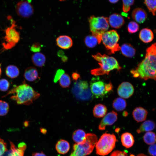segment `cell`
<instances>
[{"instance_id":"1","label":"cell","mask_w":156,"mask_h":156,"mask_svg":"<svg viewBox=\"0 0 156 156\" xmlns=\"http://www.w3.org/2000/svg\"><path fill=\"white\" fill-rule=\"evenodd\" d=\"M146 52L144 59L130 73L134 77L156 80V43L148 48Z\"/></svg>"},{"instance_id":"2","label":"cell","mask_w":156,"mask_h":156,"mask_svg":"<svg viewBox=\"0 0 156 156\" xmlns=\"http://www.w3.org/2000/svg\"><path fill=\"white\" fill-rule=\"evenodd\" d=\"M14 94L10 99L15 101L18 104L29 105L38 98L40 94L35 91L29 85L23 82L22 84L16 86L11 90L5 95Z\"/></svg>"},{"instance_id":"3","label":"cell","mask_w":156,"mask_h":156,"mask_svg":"<svg viewBox=\"0 0 156 156\" xmlns=\"http://www.w3.org/2000/svg\"><path fill=\"white\" fill-rule=\"evenodd\" d=\"M92 57L98 62L100 67L92 70L91 74L97 76L105 74L108 75L110 71L114 69L120 70L122 68L114 57L98 53L92 55Z\"/></svg>"},{"instance_id":"4","label":"cell","mask_w":156,"mask_h":156,"mask_svg":"<svg viewBox=\"0 0 156 156\" xmlns=\"http://www.w3.org/2000/svg\"><path fill=\"white\" fill-rule=\"evenodd\" d=\"M90 30L92 35L96 37L98 44L101 43L103 34L108 29L109 24L108 18L103 16H90L88 18Z\"/></svg>"},{"instance_id":"5","label":"cell","mask_w":156,"mask_h":156,"mask_svg":"<svg viewBox=\"0 0 156 156\" xmlns=\"http://www.w3.org/2000/svg\"><path fill=\"white\" fill-rule=\"evenodd\" d=\"M97 142V138L96 135L87 133L83 142L73 145V151L69 156H86L89 155L92 151Z\"/></svg>"},{"instance_id":"6","label":"cell","mask_w":156,"mask_h":156,"mask_svg":"<svg viewBox=\"0 0 156 156\" xmlns=\"http://www.w3.org/2000/svg\"><path fill=\"white\" fill-rule=\"evenodd\" d=\"M116 141V137L114 134L104 133L96 144V154L102 156L107 155L115 147Z\"/></svg>"},{"instance_id":"7","label":"cell","mask_w":156,"mask_h":156,"mask_svg":"<svg viewBox=\"0 0 156 156\" xmlns=\"http://www.w3.org/2000/svg\"><path fill=\"white\" fill-rule=\"evenodd\" d=\"M11 25L7 28L5 30V36L2 43L3 49L8 50L14 47L19 41L20 34L16 29V25L15 22L11 20Z\"/></svg>"},{"instance_id":"8","label":"cell","mask_w":156,"mask_h":156,"mask_svg":"<svg viewBox=\"0 0 156 156\" xmlns=\"http://www.w3.org/2000/svg\"><path fill=\"white\" fill-rule=\"evenodd\" d=\"M120 37L117 32L114 30L105 32L103 35L101 41L106 49L112 53L120 50L118 43Z\"/></svg>"},{"instance_id":"9","label":"cell","mask_w":156,"mask_h":156,"mask_svg":"<svg viewBox=\"0 0 156 156\" xmlns=\"http://www.w3.org/2000/svg\"><path fill=\"white\" fill-rule=\"evenodd\" d=\"M106 84L97 78H93L90 84V91L93 95L96 98L103 97L108 92L105 89Z\"/></svg>"},{"instance_id":"10","label":"cell","mask_w":156,"mask_h":156,"mask_svg":"<svg viewBox=\"0 0 156 156\" xmlns=\"http://www.w3.org/2000/svg\"><path fill=\"white\" fill-rule=\"evenodd\" d=\"M15 9L17 14L25 18L31 16L34 13V9L32 4L28 1H21L16 4Z\"/></svg>"},{"instance_id":"11","label":"cell","mask_w":156,"mask_h":156,"mask_svg":"<svg viewBox=\"0 0 156 156\" xmlns=\"http://www.w3.org/2000/svg\"><path fill=\"white\" fill-rule=\"evenodd\" d=\"M134 88L132 85L128 82L122 83L117 89V93L121 98L128 99L133 94Z\"/></svg>"},{"instance_id":"12","label":"cell","mask_w":156,"mask_h":156,"mask_svg":"<svg viewBox=\"0 0 156 156\" xmlns=\"http://www.w3.org/2000/svg\"><path fill=\"white\" fill-rule=\"evenodd\" d=\"M117 113L113 111L105 115L100 123L98 127L99 129L104 130L106 126L114 124L117 119Z\"/></svg>"},{"instance_id":"13","label":"cell","mask_w":156,"mask_h":156,"mask_svg":"<svg viewBox=\"0 0 156 156\" xmlns=\"http://www.w3.org/2000/svg\"><path fill=\"white\" fill-rule=\"evenodd\" d=\"M109 24L114 28H120L125 23L124 19L120 14L114 13L111 15L108 18Z\"/></svg>"},{"instance_id":"14","label":"cell","mask_w":156,"mask_h":156,"mask_svg":"<svg viewBox=\"0 0 156 156\" xmlns=\"http://www.w3.org/2000/svg\"><path fill=\"white\" fill-rule=\"evenodd\" d=\"M57 45L60 48L64 49H68L70 48L73 44L71 38L67 35H62L58 37L56 40Z\"/></svg>"},{"instance_id":"15","label":"cell","mask_w":156,"mask_h":156,"mask_svg":"<svg viewBox=\"0 0 156 156\" xmlns=\"http://www.w3.org/2000/svg\"><path fill=\"white\" fill-rule=\"evenodd\" d=\"M133 19L140 23H144L147 18V14L145 10L141 8H137L132 11L131 14Z\"/></svg>"},{"instance_id":"16","label":"cell","mask_w":156,"mask_h":156,"mask_svg":"<svg viewBox=\"0 0 156 156\" xmlns=\"http://www.w3.org/2000/svg\"><path fill=\"white\" fill-rule=\"evenodd\" d=\"M147 114V111L141 107L136 108L132 112L133 117L137 122L144 121L146 118Z\"/></svg>"},{"instance_id":"17","label":"cell","mask_w":156,"mask_h":156,"mask_svg":"<svg viewBox=\"0 0 156 156\" xmlns=\"http://www.w3.org/2000/svg\"><path fill=\"white\" fill-rule=\"evenodd\" d=\"M25 79L29 81H33L38 77V73L37 69L35 67H30L26 68L24 74Z\"/></svg>"},{"instance_id":"18","label":"cell","mask_w":156,"mask_h":156,"mask_svg":"<svg viewBox=\"0 0 156 156\" xmlns=\"http://www.w3.org/2000/svg\"><path fill=\"white\" fill-rule=\"evenodd\" d=\"M139 37L143 42L148 43L153 40L154 38V35L151 30L145 28L140 31L139 34Z\"/></svg>"},{"instance_id":"19","label":"cell","mask_w":156,"mask_h":156,"mask_svg":"<svg viewBox=\"0 0 156 156\" xmlns=\"http://www.w3.org/2000/svg\"><path fill=\"white\" fill-rule=\"evenodd\" d=\"M55 148L57 152L60 154L67 153L70 148V145L68 142L64 140L58 141L55 145Z\"/></svg>"},{"instance_id":"20","label":"cell","mask_w":156,"mask_h":156,"mask_svg":"<svg viewBox=\"0 0 156 156\" xmlns=\"http://www.w3.org/2000/svg\"><path fill=\"white\" fill-rule=\"evenodd\" d=\"M121 141L124 146L128 148L133 145L134 140L133 136L131 133L125 132L121 135Z\"/></svg>"},{"instance_id":"21","label":"cell","mask_w":156,"mask_h":156,"mask_svg":"<svg viewBox=\"0 0 156 156\" xmlns=\"http://www.w3.org/2000/svg\"><path fill=\"white\" fill-rule=\"evenodd\" d=\"M120 50L124 56L127 57H132L135 55V49L130 44H123L120 47Z\"/></svg>"},{"instance_id":"22","label":"cell","mask_w":156,"mask_h":156,"mask_svg":"<svg viewBox=\"0 0 156 156\" xmlns=\"http://www.w3.org/2000/svg\"><path fill=\"white\" fill-rule=\"evenodd\" d=\"M31 60L33 64L36 66L41 67L44 64L46 58L45 56L40 53H36L33 55Z\"/></svg>"},{"instance_id":"23","label":"cell","mask_w":156,"mask_h":156,"mask_svg":"<svg viewBox=\"0 0 156 156\" xmlns=\"http://www.w3.org/2000/svg\"><path fill=\"white\" fill-rule=\"evenodd\" d=\"M107 111V109L106 106L102 104H99L94 107L93 113L95 117L100 118L104 117L106 114Z\"/></svg>"},{"instance_id":"24","label":"cell","mask_w":156,"mask_h":156,"mask_svg":"<svg viewBox=\"0 0 156 156\" xmlns=\"http://www.w3.org/2000/svg\"><path fill=\"white\" fill-rule=\"evenodd\" d=\"M155 127V123L151 120H147L144 122L137 130L140 133L148 131L153 130Z\"/></svg>"},{"instance_id":"25","label":"cell","mask_w":156,"mask_h":156,"mask_svg":"<svg viewBox=\"0 0 156 156\" xmlns=\"http://www.w3.org/2000/svg\"><path fill=\"white\" fill-rule=\"evenodd\" d=\"M86 135L84 131L81 129H78L73 133L72 138L76 143H81L83 142L86 139Z\"/></svg>"},{"instance_id":"26","label":"cell","mask_w":156,"mask_h":156,"mask_svg":"<svg viewBox=\"0 0 156 156\" xmlns=\"http://www.w3.org/2000/svg\"><path fill=\"white\" fill-rule=\"evenodd\" d=\"M113 108L117 111H121L125 109L127 106L125 100L121 97L115 99L113 101Z\"/></svg>"},{"instance_id":"27","label":"cell","mask_w":156,"mask_h":156,"mask_svg":"<svg viewBox=\"0 0 156 156\" xmlns=\"http://www.w3.org/2000/svg\"><path fill=\"white\" fill-rule=\"evenodd\" d=\"M6 75L11 78H14L17 77L19 74L18 68L14 65L8 66L5 69Z\"/></svg>"},{"instance_id":"28","label":"cell","mask_w":156,"mask_h":156,"mask_svg":"<svg viewBox=\"0 0 156 156\" xmlns=\"http://www.w3.org/2000/svg\"><path fill=\"white\" fill-rule=\"evenodd\" d=\"M11 150L6 153V156H24V151L17 148L10 141Z\"/></svg>"},{"instance_id":"29","label":"cell","mask_w":156,"mask_h":156,"mask_svg":"<svg viewBox=\"0 0 156 156\" xmlns=\"http://www.w3.org/2000/svg\"><path fill=\"white\" fill-rule=\"evenodd\" d=\"M84 42L86 45L89 48L94 47L98 44L96 38L92 35L86 36L84 39Z\"/></svg>"},{"instance_id":"30","label":"cell","mask_w":156,"mask_h":156,"mask_svg":"<svg viewBox=\"0 0 156 156\" xmlns=\"http://www.w3.org/2000/svg\"><path fill=\"white\" fill-rule=\"evenodd\" d=\"M143 139L146 143L151 145L154 144L156 141V135L154 132L148 131L144 134Z\"/></svg>"},{"instance_id":"31","label":"cell","mask_w":156,"mask_h":156,"mask_svg":"<svg viewBox=\"0 0 156 156\" xmlns=\"http://www.w3.org/2000/svg\"><path fill=\"white\" fill-rule=\"evenodd\" d=\"M59 80L60 86L63 88H67L69 87L71 83V79L68 74L64 73Z\"/></svg>"},{"instance_id":"32","label":"cell","mask_w":156,"mask_h":156,"mask_svg":"<svg viewBox=\"0 0 156 156\" xmlns=\"http://www.w3.org/2000/svg\"><path fill=\"white\" fill-rule=\"evenodd\" d=\"M144 3L149 11L155 16L156 14V0H144Z\"/></svg>"},{"instance_id":"33","label":"cell","mask_w":156,"mask_h":156,"mask_svg":"<svg viewBox=\"0 0 156 156\" xmlns=\"http://www.w3.org/2000/svg\"><path fill=\"white\" fill-rule=\"evenodd\" d=\"M9 108V104L7 102L0 100V116L6 115L8 112Z\"/></svg>"},{"instance_id":"34","label":"cell","mask_w":156,"mask_h":156,"mask_svg":"<svg viewBox=\"0 0 156 156\" xmlns=\"http://www.w3.org/2000/svg\"><path fill=\"white\" fill-rule=\"evenodd\" d=\"M139 29V25L136 22L131 21L129 22L127 26V30L130 34L137 32Z\"/></svg>"},{"instance_id":"35","label":"cell","mask_w":156,"mask_h":156,"mask_svg":"<svg viewBox=\"0 0 156 156\" xmlns=\"http://www.w3.org/2000/svg\"><path fill=\"white\" fill-rule=\"evenodd\" d=\"M123 11L125 13L128 12L130 10L131 7L133 5L134 0H122Z\"/></svg>"},{"instance_id":"36","label":"cell","mask_w":156,"mask_h":156,"mask_svg":"<svg viewBox=\"0 0 156 156\" xmlns=\"http://www.w3.org/2000/svg\"><path fill=\"white\" fill-rule=\"evenodd\" d=\"M10 83L6 79H0V90L1 91H6L10 87Z\"/></svg>"},{"instance_id":"37","label":"cell","mask_w":156,"mask_h":156,"mask_svg":"<svg viewBox=\"0 0 156 156\" xmlns=\"http://www.w3.org/2000/svg\"><path fill=\"white\" fill-rule=\"evenodd\" d=\"M42 45L39 42H35L31 47L30 50L34 52H38L41 50Z\"/></svg>"},{"instance_id":"38","label":"cell","mask_w":156,"mask_h":156,"mask_svg":"<svg viewBox=\"0 0 156 156\" xmlns=\"http://www.w3.org/2000/svg\"><path fill=\"white\" fill-rule=\"evenodd\" d=\"M6 144L0 138V156H2L7 151Z\"/></svg>"},{"instance_id":"39","label":"cell","mask_w":156,"mask_h":156,"mask_svg":"<svg viewBox=\"0 0 156 156\" xmlns=\"http://www.w3.org/2000/svg\"><path fill=\"white\" fill-rule=\"evenodd\" d=\"M65 71L63 69L58 70L55 74L54 79V82L56 83L59 80L62 75L64 73Z\"/></svg>"},{"instance_id":"40","label":"cell","mask_w":156,"mask_h":156,"mask_svg":"<svg viewBox=\"0 0 156 156\" xmlns=\"http://www.w3.org/2000/svg\"><path fill=\"white\" fill-rule=\"evenodd\" d=\"M110 156H128L127 154L125 151H116L113 152ZM129 156H135L134 155L131 154Z\"/></svg>"},{"instance_id":"41","label":"cell","mask_w":156,"mask_h":156,"mask_svg":"<svg viewBox=\"0 0 156 156\" xmlns=\"http://www.w3.org/2000/svg\"><path fill=\"white\" fill-rule=\"evenodd\" d=\"M149 154L153 156H156V144H153L151 145L148 149Z\"/></svg>"},{"instance_id":"42","label":"cell","mask_w":156,"mask_h":156,"mask_svg":"<svg viewBox=\"0 0 156 156\" xmlns=\"http://www.w3.org/2000/svg\"><path fill=\"white\" fill-rule=\"evenodd\" d=\"M113 89V86L111 82L108 83L106 84L105 89L108 93L112 91Z\"/></svg>"},{"instance_id":"43","label":"cell","mask_w":156,"mask_h":156,"mask_svg":"<svg viewBox=\"0 0 156 156\" xmlns=\"http://www.w3.org/2000/svg\"><path fill=\"white\" fill-rule=\"evenodd\" d=\"M72 77L73 79L76 81L80 77V75L77 72L73 73L72 74Z\"/></svg>"},{"instance_id":"44","label":"cell","mask_w":156,"mask_h":156,"mask_svg":"<svg viewBox=\"0 0 156 156\" xmlns=\"http://www.w3.org/2000/svg\"><path fill=\"white\" fill-rule=\"evenodd\" d=\"M18 147L19 149L24 151L26 148V145L25 143L22 142L18 144Z\"/></svg>"},{"instance_id":"45","label":"cell","mask_w":156,"mask_h":156,"mask_svg":"<svg viewBox=\"0 0 156 156\" xmlns=\"http://www.w3.org/2000/svg\"><path fill=\"white\" fill-rule=\"evenodd\" d=\"M33 156H47L42 152L36 153L33 154Z\"/></svg>"},{"instance_id":"46","label":"cell","mask_w":156,"mask_h":156,"mask_svg":"<svg viewBox=\"0 0 156 156\" xmlns=\"http://www.w3.org/2000/svg\"><path fill=\"white\" fill-rule=\"evenodd\" d=\"M64 52L62 50H59L57 53V55L58 57H62L64 55Z\"/></svg>"},{"instance_id":"47","label":"cell","mask_w":156,"mask_h":156,"mask_svg":"<svg viewBox=\"0 0 156 156\" xmlns=\"http://www.w3.org/2000/svg\"><path fill=\"white\" fill-rule=\"evenodd\" d=\"M61 60L62 62H65L67 61L68 60V58L67 56L65 55H64L62 57Z\"/></svg>"},{"instance_id":"48","label":"cell","mask_w":156,"mask_h":156,"mask_svg":"<svg viewBox=\"0 0 156 156\" xmlns=\"http://www.w3.org/2000/svg\"><path fill=\"white\" fill-rule=\"evenodd\" d=\"M40 130L41 132L44 134H45L47 132V131L46 129L44 128H41Z\"/></svg>"},{"instance_id":"49","label":"cell","mask_w":156,"mask_h":156,"mask_svg":"<svg viewBox=\"0 0 156 156\" xmlns=\"http://www.w3.org/2000/svg\"><path fill=\"white\" fill-rule=\"evenodd\" d=\"M109 1L112 3H117L119 0H108Z\"/></svg>"},{"instance_id":"50","label":"cell","mask_w":156,"mask_h":156,"mask_svg":"<svg viewBox=\"0 0 156 156\" xmlns=\"http://www.w3.org/2000/svg\"><path fill=\"white\" fill-rule=\"evenodd\" d=\"M123 114L124 116H126L127 115L128 113L127 112H124L123 113Z\"/></svg>"},{"instance_id":"51","label":"cell","mask_w":156,"mask_h":156,"mask_svg":"<svg viewBox=\"0 0 156 156\" xmlns=\"http://www.w3.org/2000/svg\"><path fill=\"white\" fill-rule=\"evenodd\" d=\"M137 156H147L143 154H138Z\"/></svg>"},{"instance_id":"52","label":"cell","mask_w":156,"mask_h":156,"mask_svg":"<svg viewBox=\"0 0 156 156\" xmlns=\"http://www.w3.org/2000/svg\"><path fill=\"white\" fill-rule=\"evenodd\" d=\"M1 68L0 66V77L1 76Z\"/></svg>"},{"instance_id":"53","label":"cell","mask_w":156,"mask_h":156,"mask_svg":"<svg viewBox=\"0 0 156 156\" xmlns=\"http://www.w3.org/2000/svg\"><path fill=\"white\" fill-rule=\"evenodd\" d=\"M58 0L60 1H65L66 0Z\"/></svg>"}]
</instances>
